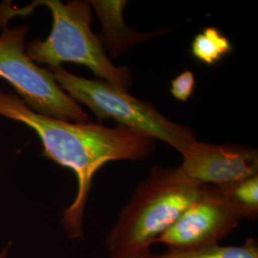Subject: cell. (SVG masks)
<instances>
[{"mask_svg":"<svg viewBox=\"0 0 258 258\" xmlns=\"http://www.w3.org/2000/svg\"><path fill=\"white\" fill-rule=\"evenodd\" d=\"M0 115L33 129L43 146V154L74 171L78 191L63 212L61 223L72 240L83 237V218L93 178L113 161H142L156 148V140L119 125L108 128L93 122H71L31 110L18 95L0 90Z\"/></svg>","mask_w":258,"mask_h":258,"instance_id":"obj_1","label":"cell"},{"mask_svg":"<svg viewBox=\"0 0 258 258\" xmlns=\"http://www.w3.org/2000/svg\"><path fill=\"white\" fill-rule=\"evenodd\" d=\"M179 167H152L107 233V258H141L202 192Z\"/></svg>","mask_w":258,"mask_h":258,"instance_id":"obj_2","label":"cell"},{"mask_svg":"<svg viewBox=\"0 0 258 258\" xmlns=\"http://www.w3.org/2000/svg\"><path fill=\"white\" fill-rule=\"evenodd\" d=\"M45 6L53 17L52 31L45 40L35 39L25 46V54L36 64L49 68L74 62L88 67L102 81L123 89L132 84L128 68L117 67L106 55L102 40L91 30L92 8L89 1L59 0L35 1L23 9H0V25L5 27L16 16H26L34 10Z\"/></svg>","mask_w":258,"mask_h":258,"instance_id":"obj_3","label":"cell"},{"mask_svg":"<svg viewBox=\"0 0 258 258\" xmlns=\"http://www.w3.org/2000/svg\"><path fill=\"white\" fill-rule=\"evenodd\" d=\"M49 69L60 88L91 109L100 121L115 120L121 126L165 142L181 155L197 141L192 129L168 120L152 103L131 96L126 89L71 74L61 66Z\"/></svg>","mask_w":258,"mask_h":258,"instance_id":"obj_4","label":"cell"},{"mask_svg":"<svg viewBox=\"0 0 258 258\" xmlns=\"http://www.w3.org/2000/svg\"><path fill=\"white\" fill-rule=\"evenodd\" d=\"M30 28L3 27L0 36V78L15 88L23 102L37 114L56 120L87 122L89 116L56 83L53 74L25 54Z\"/></svg>","mask_w":258,"mask_h":258,"instance_id":"obj_5","label":"cell"},{"mask_svg":"<svg viewBox=\"0 0 258 258\" xmlns=\"http://www.w3.org/2000/svg\"><path fill=\"white\" fill-rule=\"evenodd\" d=\"M242 218L217 186L204 184L202 192L156 243L167 249L197 248L219 244Z\"/></svg>","mask_w":258,"mask_h":258,"instance_id":"obj_6","label":"cell"},{"mask_svg":"<svg viewBox=\"0 0 258 258\" xmlns=\"http://www.w3.org/2000/svg\"><path fill=\"white\" fill-rule=\"evenodd\" d=\"M182 157L179 168L201 184L221 186L258 175L257 150L245 146L196 141Z\"/></svg>","mask_w":258,"mask_h":258,"instance_id":"obj_7","label":"cell"},{"mask_svg":"<svg viewBox=\"0 0 258 258\" xmlns=\"http://www.w3.org/2000/svg\"><path fill=\"white\" fill-rule=\"evenodd\" d=\"M91 8L97 14L103 29V42L112 57H118L139 43L164 35L170 29L161 30L156 33H136L124 23L122 17L127 1L121 0H94L89 1Z\"/></svg>","mask_w":258,"mask_h":258,"instance_id":"obj_8","label":"cell"},{"mask_svg":"<svg viewBox=\"0 0 258 258\" xmlns=\"http://www.w3.org/2000/svg\"><path fill=\"white\" fill-rule=\"evenodd\" d=\"M141 258H258L257 240L249 237L239 246H221L219 244L167 249L163 253L148 252Z\"/></svg>","mask_w":258,"mask_h":258,"instance_id":"obj_9","label":"cell"},{"mask_svg":"<svg viewBox=\"0 0 258 258\" xmlns=\"http://www.w3.org/2000/svg\"><path fill=\"white\" fill-rule=\"evenodd\" d=\"M242 220H256L258 215V175L217 186Z\"/></svg>","mask_w":258,"mask_h":258,"instance_id":"obj_10","label":"cell"},{"mask_svg":"<svg viewBox=\"0 0 258 258\" xmlns=\"http://www.w3.org/2000/svg\"><path fill=\"white\" fill-rule=\"evenodd\" d=\"M190 50L194 58L200 62L214 65L231 54L232 45L217 28L207 27L194 37Z\"/></svg>","mask_w":258,"mask_h":258,"instance_id":"obj_11","label":"cell"},{"mask_svg":"<svg viewBox=\"0 0 258 258\" xmlns=\"http://www.w3.org/2000/svg\"><path fill=\"white\" fill-rule=\"evenodd\" d=\"M195 88V76L189 70H184L170 83V92L176 100L186 102L190 99Z\"/></svg>","mask_w":258,"mask_h":258,"instance_id":"obj_12","label":"cell"},{"mask_svg":"<svg viewBox=\"0 0 258 258\" xmlns=\"http://www.w3.org/2000/svg\"><path fill=\"white\" fill-rule=\"evenodd\" d=\"M7 255V249H4L2 252H0V258H5Z\"/></svg>","mask_w":258,"mask_h":258,"instance_id":"obj_13","label":"cell"}]
</instances>
